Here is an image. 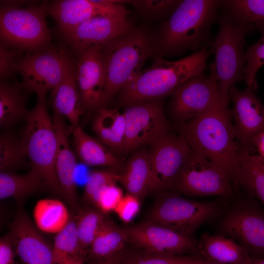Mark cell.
Segmentation results:
<instances>
[{"mask_svg": "<svg viewBox=\"0 0 264 264\" xmlns=\"http://www.w3.org/2000/svg\"><path fill=\"white\" fill-rule=\"evenodd\" d=\"M46 2L24 8L4 5L0 10V36L3 44L22 51L48 46L51 33L47 26Z\"/></svg>", "mask_w": 264, "mask_h": 264, "instance_id": "obj_7", "label": "cell"}, {"mask_svg": "<svg viewBox=\"0 0 264 264\" xmlns=\"http://www.w3.org/2000/svg\"><path fill=\"white\" fill-rule=\"evenodd\" d=\"M230 98L219 97L201 116L176 124V129L191 149L222 167L237 186L240 171L239 145L232 121Z\"/></svg>", "mask_w": 264, "mask_h": 264, "instance_id": "obj_1", "label": "cell"}, {"mask_svg": "<svg viewBox=\"0 0 264 264\" xmlns=\"http://www.w3.org/2000/svg\"><path fill=\"white\" fill-rule=\"evenodd\" d=\"M65 119L63 116L54 112L53 123L57 139L55 169L62 198L72 209L78 211L79 208L76 179L77 156L69 141L74 127L67 125Z\"/></svg>", "mask_w": 264, "mask_h": 264, "instance_id": "obj_20", "label": "cell"}, {"mask_svg": "<svg viewBox=\"0 0 264 264\" xmlns=\"http://www.w3.org/2000/svg\"><path fill=\"white\" fill-rule=\"evenodd\" d=\"M72 133L74 151L82 163L89 166L123 169L124 160L115 155L98 138L88 134L79 126L74 128Z\"/></svg>", "mask_w": 264, "mask_h": 264, "instance_id": "obj_24", "label": "cell"}, {"mask_svg": "<svg viewBox=\"0 0 264 264\" xmlns=\"http://www.w3.org/2000/svg\"><path fill=\"white\" fill-rule=\"evenodd\" d=\"M250 199L229 211L222 219L220 228L253 258H264V209Z\"/></svg>", "mask_w": 264, "mask_h": 264, "instance_id": "obj_13", "label": "cell"}, {"mask_svg": "<svg viewBox=\"0 0 264 264\" xmlns=\"http://www.w3.org/2000/svg\"><path fill=\"white\" fill-rule=\"evenodd\" d=\"M33 217L34 224L39 230L51 234L61 231L72 218L65 204L54 198L38 200L33 209Z\"/></svg>", "mask_w": 264, "mask_h": 264, "instance_id": "obj_29", "label": "cell"}, {"mask_svg": "<svg viewBox=\"0 0 264 264\" xmlns=\"http://www.w3.org/2000/svg\"><path fill=\"white\" fill-rule=\"evenodd\" d=\"M239 159L237 186L264 205V163L262 158L249 154L239 146Z\"/></svg>", "mask_w": 264, "mask_h": 264, "instance_id": "obj_28", "label": "cell"}, {"mask_svg": "<svg viewBox=\"0 0 264 264\" xmlns=\"http://www.w3.org/2000/svg\"><path fill=\"white\" fill-rule=\"evenodd\" d=\"M204 260L221 264H253V258L231 238L207 233L198 241L197 252Z\"/></svg>", "mask_w": 264, "mask_h": 264, "instance_id": "obj_23", "label": "cell"}, {"mask_svg": "<svg viewBox=\"0 0 264 264\" xmlns=\"http://www.w3.org/2000/svg\"><path fill=\"white\" fill-rule=\"evenodd\" d=\"M200 259L201 258L198 256H167L150 253L133 257L122 264H192Z\"/></svg>", "mask_w": 264, "mask_h": 264, "instance_id": "obj_39", "label": "cell"}, {"mask_svg": "<svg viewBox=\"0 0 264 264\" xmlns=\"http://www.w3.org/2000/svg\"><path fill=\"white\" fill-rule=\"evenodd\" d=\"M52 249L54 264H64L68 258L86 254L80 247L75 217L71 218L63 229L56 234Z\"/></svg>", "mask_w": 264, "mask_h": 264, "instance_id": "obj_35", "label": "cell"}, {"mask_svg": "<svg viewBox=\"0 0 264 264\" xmlns=\"http://www.w3.org/2000/svg\"><path fill=\"white\" fill-rule=\"evenodd\" d=\"M121 253L107 259L93 261L90 264H119L121 261Z\"/></svg>", "mask_w": 264, "mask_h": 264, "instance_id": "obj_45", "label": "cell"}, {"mask_svg": "<svg viewBox=\"0 0 264 264\" xmlns=\"http://www.w3.org/2000/svg\"><path fill=\"white\" fill-rule=\"evenodd\" d=\"M38 230L20 207L7 233L15 254L22 264H54L52 246Z\"/></svg>", "mask_w": 264, "mask_h": 264, "instance_id": "obj_19", "label": "cell"}, {"mask_svg": "<svg viewBox=\"0 0 264 264\" xmlns=\"http://www.w3.org/2000/svg\"><path fill=\"white\" fill-rule=\"evenodd\" d=\"M124 154L152 144L168 133L169 125L162 104L157 101L126 107Z\"/></svg>", "mask_w": 264, "mask_h": 264, "instance_id": "obj_14", "label": "cell"}, {"mask_svg": "<svg viewBox=\"0 0 264 264\" xmlns=\"http://www.w3.org/2000/svg\"><path fill=\"white\" fill-rule=\"evenodd\" d=\"M261 158H262V157H261ZM262 159L263 161V162H264V158H262Z\"/></svg>", "mask_w": 264, "mask_h": 264, "instance_id": "obj_49", "label": "cell"}, {"mask_svg": "<svg viewBox=\"0 0 264 264\" xmlns=\"http://www.w3.org/2000/svg\"><path fill=\"white\" fill-rule=\"evenodd\" d=\"M244 80L247 87L256 90L258 87L256 75L264 65V32L260 39L246 51Z\"/></svg>", "mask_w": 264, "mask_h": 264, "instance_id": "obj_37", "label": "cell"}, {"mask_svg": "<svg viewBox=\"0 0 264 264\" xmlns=\"http://www.w3.org/2000/svg\"><path fill=\"white\" fill-rule=\"evenodd\" d=\"M123 196L122 189L116 184L108 185L98 192L93 205L106 214L114 211Z\"/></svg>", "mask_w": 264, "mask_h": 264, "instance_id": "obj_38", "label": "cell"}, {"mask_svg": "<svg viewBox=\"0 0 264 264\" xmlns=\"http://www.w3.org/2000/svg\"><path fill=\"white\" fill-rule=\"evenodd\" d=\"M22 51L3 44L0 47V76L1 79L9 78L17 72V66Z\"/></svg>", "mask_w": 264, "mask_h": 264, "instance_id": "obj_40", "label": "cell"}, {"mask_svg": "<svg viewBox=\"0 0 264 264\" xmlns=\"http://www.w3.org/2000/svg\"><path fill=\"white\" fill-rule=\"evenodd\" d=\"M171 191L160 193L149 213V221L192 237L201 225L220 211L217 202L189 199Z\"/></svg>", "mask_w": 264, "mask_h": 264, "instance_id": "obj_8", "label": "cell"}, {"mask_svg": "<svg viewBox=\"0 0 264 264\" xmlns=\"http://www.w3.org/2000/svg\"><path fill=\"white\" fill-rule=\"evenodd\" d=\"M218 264V263H216L210 262H208V261L204 260L202 259H201L199 261H197V262H195V263H194V264Z\"/></svg>", "mask_w": 264, "mask_h": 264, "instance_id": "obj_47", "label": "cell"}, {"mask_svg": "<svg viewBox=\"0 0 264 264\" xmlns=\"http://www.w3.org/2000/svg\"><path fill=\"white\" fill-rule=\"evenodd\" d=\"M210 74L191 78L173 93L170 104L171 116L175 124L197 118L209 110L220 97L218 81L212 64Z\"/></svg>", "mask_w": 264, "mask_h": 264, "instance_id": "obj_12", "label": "cell"}, {"mask_svg": "<svg viewBox=\"0 0 264 264\" xmlns=\"http://www.w3.org/2000/svg\"><path fill=\"white\" fill-rule=\"evenodd\" d=\"M34 108L25 116L26 126L21 137L25 155L31 168L40 175L44 187L62 197L55 169L57 139L48 114L45 96H37Z\"/></svg>", "mask_w": 264, "mask_h": 264, "instance_id": "obj_6", "label": "cell"}, {"mask_svg": "<svg viewBox=\"0 0 264 264\" xmlns=\"http://www.w3.org/2000/svg\"><path fill=\"white\" fill-rule=\"evenodd\" d=\"M92 129L115 155L121 157L124 154L126 122L123 112L117 109L100 107L93 120Z\"/></svg>", "mask_w": 264, "mask_h": 264, "instance_id": "obj_26", "label": "cell"}, {"mask_svg": "<svg viewBox=\"0 0 264 264\" xmlns=\"http://www.w3.org/2000/svg\"><path fill=\"white\" fill-rule=\"evenodd\" d=\"M27 160L21 138L9 132H3L0 136V172L30 166Z\"/></svg>", "mask_w": 264, "mask_h": 264, "instance_id": "obj_34", "label": "cell"}, {"mask_svg": "<svg viewBox=\"0 0 264 264\" xmlns=\"http://www.w3.org/2000/svg\"><path fill=\"white\" fill-rule=\"evenodd\" d=\"M77 212L75 217L80 247L83 252L88 254L90 246L107 217L88 205L79 208Z\"/></svg>", "mask_w": 264, "mask_h": 264, "instance_id": "obj_32", "label": "cell"}, {"mask_svg": "<svg viewBox=\"0 0 264 264\" xmlns=\"http://www.w3.org/2000/svg\"><path fill=\"white\" fill-rule=\"evenodd\" d=\"M182 0H130L139 10L150 14L172 13Z\"/></svg>", "mask_w": 264, "mask_h": 264, "instance_id": "obj_41", "label": "cell"}, {"mask_svg": "<svg viewBox=\"0 0 264 264\" xmlns=\"http://www.w3.org/2000/svg\"><path fill=\"white\" fill-rule=\"evenodd\" d=\"M101 46L94 45L81 53L76 63L77 85L83 106L89 110L101 107L105 87Z\"/></svg>", "mask_w": 264, "mask_h": 264, "instance_id": "obj_21", "label": "cell"}, {"mask_svg": "<svg viewBox=\"0 0 264 264\" xmlns=\"http://www.w3.org/2000/svg\"><path fill=\"white\" fill-rule=\"evenodd\" d=\"M134 30L127 17L97 15L80 23L64 37L79 55L92 46L104 44Z\"/></svg>", "mask_w": 264, "mask_h": 264, "instance_id": "obj_18", "label": "cell"}, {"mask_svg": "<svg viewBox=\"0 0 264 264\" xmlns=\"http://www.w3.org/2000/svg\"><path fill=\"white\" fill-rule=\"evenodd\" d=\"M76 63L66 52L63 78L51 95L54 113L66 118L74 128L79 126L86 110L75 78Z\"/></svg>", "mask_w": 264, "mask_h": 264, "instance_id": "obj_22", "label": "cell"}, {"mask_svg": "<svg viewBox=\"0 0 264 264\" xmlns=\"http://www.w3.org/2000/svg\"><path fill=\"white\" fill-rule=\"evenodd\" d=\"M210 54L205 46L174 61L157 58L151 66L133 76L121 89L120 104L127 107L173 94L188 79L203 74Z\"/></svg>", "mask_w": 264, "mask_h": 264, "instance_id": "obj_2", "label": "cell"}, {"mask_svg": "<svg viewBox=\"0 0 264 264\" xmlns=\"http://www.w3.org/2000/svg\"><path fill=\"white\" fill-rule=\"evenodd\" d=\"M155 50L150 38L142 29L116 38L101 46L106 84L101 107L141 70Z\"/></svg>", "mask_w": 264, "mask_h": 264, "instance_id": "obj_5", "label": "cell"}, {"mask_svg": "<svg viewBox=\"0 0 264 264\" xmlns=\"http://www.w3.org/2000/svg\"><path fill=\"white\" fill-rule=\"evenodd\" d=\"M219 30L209 49L215 55L211 63L218 81L219 96L229 98L230 89L244 79L246 65V36L254 26L224 10L218 17Z\"/></svg>", "mask_w": 264, "mask_h": 264, "instance_id": "obj_4", "label": "cell"}, {"mask_svg": "<svg viewBox=\"0 0 264 264\" xmlns=\"http://www.w3.org/2000/svg\"><path fill=\"white\" fill-rule=\"evenodd\" d=\"M15 254L11 241L7 234L0 240V264H15Z\"/></svg>", "mask_w": 264, "mask_h": 264, "instance_id": "obj_43", "label": "cell"}, {"mask_svg": "<svg viewBox=\"0 0 264 264\" xmlns=\"http://www.w3.org/2000/svg\"><path fill=\"white\" fill-rule=\"evenodd\" d=\"M44 187L40 175L33 168L23 175L11 171L0 172V199L14 198L20 207L29 196Z\"/></svg>", "mask_w": 264, "mask_h": 264, "instance_id": "obj_27", "label": "cell"}, {"mask_svg": "<svg viewBox=\"0 0 264 264\" xmlns=\"http://www.w3.org/2000/svg\"><path fill=\"white\" fill-rule=\"evenodd\" d=\"M150 151L139 148L133 152L120 171L119 182L127 194L140 200L150 193Z\"/></svg>", "mask_w": 264, "mask_h": 264, "instance_id": "obj_25", "label": "cell"}, {"mask_svg": "<svg viewBox=\"0 0 264 264\" xmlns=\"http://www.w3.org/2000/svg\"><path fill=\"white\" fill-rule=\"evenodd\" d=\"M120 170L108 167L90 172L87 179L83 200L86 205H93L98 192L105 186L119 182Z\"/></svg>", "mask_w": 264, "mask_h": 264, "instance_id": "obj_36", "label": "cell"}, {"mask_svg": "<svg viewBox=\"0 0 264 264\" xmlns=\"http://www.w3.org/2000/svg\"><path fill=\"white\" fill-rule=\"evenodd\" d=\"M128 242L123 229L107 217L90 246L89 257L95 261L113 256L121 252Z\"/></svg>", "mask_w": 264, "mask_h": 264, "instance_id": "obj_31", "label": "cell"}, {"mask_svg": "<svg viewBox=\"0 0 264 264\" xmlns=\"http://www.w3.org/2000/svg\"><path fill=\"white\" fill-rule=\"evenodd\" d=\"M221 8L264 32V0H224Z\"/></svg>", "mask_w": 264, "mask_h": 264, "instance_id": "obj_33", "label": "cell"}, {"mask_svg": "<svg viewBox=\"0 0 264 264\" xmlns=\"http://www.w3.org/2000/svg\"><path fill=\"white\" fill-rule=\"evenodd\" d=\"M254 91L249 87L241 90L235 86L229 93L233 104L231 113L237 142L251 154L255 151V139L264 132V105Z\"/></svg>", "mask_w": 264, "mask_h": 264, "instance_id": "obj_15", "label": "cell"}, {"mask_svg": "<svg viewBox=\"0 0 264 264\" xmlns=\"http://www.w3.org/2000/svg\"><path fill=\"white\" fill-rule=\"evenodd\" d=\"M140 201L135 197L127 194L123 196L114 211L123 221L129 223L138 213L140 208Z\"/></svg>", "mask_w": 264, "mask_h": 264, "instance_id": "obj_42", "label": "cell"}, {"mask_svg": "<svg viewBox=\"0 0 264 264\" xmlns=\"http://www.w3.org/2000/svg\"><path fill=\"white\" fill-rule=\"evenodd\" d=\"M122 229L129 242L150 253L180 256L197 252L198 241L192 237L149 221Z\"/></svg>", "mask_w": 264, "mask_h": 264, "instance_id": "obj_16", "label": "cell"}, {"mask_svg": "<svg viewBox=\"0 0 264 264\" xmlns=\"http://www.w3.org/2000/svg\"><path fill=\"white\" fill-rule=\"evenodd\" d=\"M26 89L21 84L1 81L0 84V126L7 128L25 117Z\"/></svg>", "mask_w": 264, "mask_h": 264, "instance_id": "obj_30", "label": "cell"}, {"mask_svg": "<svg viewBox=\"0 0 264 264\" xmlns=\"http://www.w3.org/2000/svg\"><path fill=\"white\" fill-rule=\"evenodd\" d=\"M151 145L150 193L174 190L192 149L181 136L169 132Z\"/></svg>", "mask_w": 264, "mask_h": 264, "instance_id": "obj_11", "label": "cell"}, {"mask_svg": "<svg viewBox=\"0 0 264 264\" xmlns=\"http://www.w3.org/2000/svg\"><path fill=\"white\" fill-rule=\"evenodd\" d=\"M232 178L222 167L192 150L176 181L174 190L192 197L228 196Z\"/></svg>", "mask_w": 264, "mask_h": 264, "instance_id": "obj_9", "label": "cell"}, {"mask_svg": "<svg viewBox=\"0 0 264 264\" xmlns=\"http://www.w3.org/2000/svg\"><path fill=\"white\" fill-rule=\"evenodd\" d=\"M66 51L49 46L27 52L20 58L17 72L21 75L23 88L37 96H45L60 83L63 76Z\"/></svg>", "mask_w": 264, "mask_h": 264, "instance_id": "obj_10", "label": "cell"}, {"mask_svg": "<svg viewBox=\"0 0 264 264\" xmlns=\"http://www.w3.org/2000/svg\"><path fill=\"white\" fill-rule=\"evenodd\" d=\"M253 264H264V257L253 258Z\"/></svg>", "mask_w": 264, "mask_h": 264, "instance_id": "obj_48", "label": "cell"}, {"mask_svg": "<svg viewBox=\"0 0 264 264\" xmlns=\"http://www.w3.org/2000/svg\"><path fill=\"white\" fill-rule=\"evenodd\" d=\"M254 147L259 154V156L264 158V132L260 133L255 139Z\"/></svg>", "mask_w": 264, "mask_h": 264, "instance_id": "obj_44", "label": "cell"}, {"mask_svg": "<svg viewBox=\"0 0 264 264\" xmlns=\"http://www.w3.org/2000/svg\"><path fill=\"white\" fill-rule=\"evenodd\" d=\"M87 254L81 253L78 255L68 258L64 264H84Z\"/></svg>", "mask_w": 264, "mask_h": 264, "instance_id": "obj_46", "label": "cell"}, {"mask_svg": "<svg viewBox=\"0 0 264 264\" xmlns=\"http://www.w3.org/2000/svg\"><path fill=\"white\" fill-rule=\"evenodd\" d=\"M220 9L221 0H182L164 23L155 50L161 56L175 55L208 46Z\"/></svg>", "mask_w": 264, "mask_h": 264, "instance_id": "obj_3", "label": "cell"}, {"mask_svg": "<svg viewBox=\"0 0 264 264\" xmlns=\"http://www.w3.org/2000/svg\"><path fill=\"white\" fill-rule=\"evenodd\" d=\"M120 0H61L47 5V14L56 22L65 36L79 24L97 15L127 17Z\"/></svg>", "mask_w": 264, "mask_h": 264, "instance_id": "obj_17", "label": "cell"}]
</instances>
